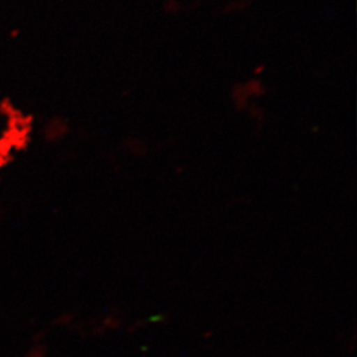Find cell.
I'll list each match as a JSON object with an SVG mask.
<instances>
[{
  "label": "cell",
  "instance_id": "cell-1",
  "mask_svg": "<svg viewBox=\"0 0 357 357\" xmlns=\"http://www.w3.org/2000/svg\"><path fill=\"white\" fill-rule=\"evenodd\" d=\"M245 91L246 94L256 95V96H259V95L265 93L263 84H260L259 81H251V82H249L245 86Z\"/></svg>",
  "mask_w": 357,
  "mask_h": 357
},
{
  "label": "cell",
  "instance_id": "cell-2",
  "mask_svg": "<svg viewBox=\"0 0 357 357\" xmlns=\"http://www.w3.org/2000/svg\"><path fill=\"white\" fill-rule=\"evenodd\" d=\"M246 96H248V94H246L245 89L239 91V86L238 91H234V98H235V102H236L238 108H242L245 105Z\"/></svg>",
  "mask_w": 357,
  "mask_h": 357
}]
</instances>
